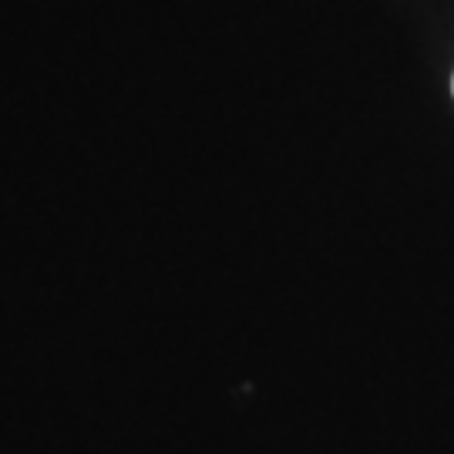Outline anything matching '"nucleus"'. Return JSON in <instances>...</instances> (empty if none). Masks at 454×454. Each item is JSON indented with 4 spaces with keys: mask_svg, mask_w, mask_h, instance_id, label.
<instances>
[{
    "mask_svg": "<svg viewBox=\"0 0 454 454\" xmlns=\"http://www.w3.org/2000/svg\"><path fill=\"white\" fill-rule=\"evenodd\" d=\"M451 88H454V82H451Z\"/></svg>",
    "mask_w": 454,
    "mask_h": 454,
    "instance_id": "1",
    "label": "nucleus"
}]
</instances>
